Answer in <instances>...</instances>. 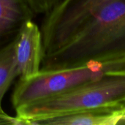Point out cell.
Wrapping results in <instances>:
<instances>
[{
	"mask_svg": "<svg viewBox=\"0 0 125 125\" xmlns=\"http://www.w3.org/2000/svg\"><path fill=\"white\" fill-rule=\"evenodd\" d=\"M125 115L121 103L37 121L34 125H116Z\"/></svg>",
	"mask_w": 125,
	"mask_h": 125,
	"instance_id": "6",
	"label": "cell"
},
{
	"mask_svg": "<svg viewBox=\"0 0 125 125\" xmlns=\"http://www.w3.org/2000/svg\"><path fill=\"white\" fill-rule=\"evenodd\" d=\"M125 98V70L111 73L65 93L15 109L28 125L66 114L120 103Z\"/></svg>",
	"mask_w": 125,
	"mask_h": 125,
	"instance_id": "2",
	"label": "cell"
},
{
	"mask_svg": "<svg viewBox=\"0 0 125 125\" xmlns=\"http://www.w3.org/2000/svg\"><path fill=\"white\" fill-rule=\"evenodd\" d=\"M35 16L28 0H0V48L12 41L23 25Z\"/></svg>",
	"mask_w": 125,
	"mask_h": 125,
	"instance_id": "7",
	"label": "cell"
},
{
	"mask_svg": "<svg viewBox=\"0 0 125 125\" xmlns=\"http://www.w3.org/2000/svg\"><path fill=\"white\" fill-rule=\"evenodd\" d=\"M14 43L19 78L39 73L44 56L40 28L32 20L26 22L15 37Z\"/></svg>",
	"mask_w": 125,
	"mask_h": 125,
	"instance_id": "5",
	"label": "cell"
},
{
	"mask_svg": "<svg viewBox=\"0 0 125 125\" xmlns=\"http://www.w3.org/2000/svg\"><path fill=\"white\" fill-rule=\"evenodd\" d=\"M0 125H28L27 122L15 116V117L11 116L6 114L2 108H0Z\"/></svg>",
	"mask_w": 125,
	"mask_h": 125,
	"instance_id": "10",
	"label": "cell"
},
{
	"mask_svg": "<svg viewBox=\"0 0 125 125\" xmlns=\"http://www.w3.org/2000/svg\"><path fill=\"white\" fill-rule=\"evenodd\" d=\"M14 40L0 48V108L2 100L19 73L15 57Z\"/></svg>",
	"mask_w": 125,
	"mask_h": 125,
	"instance_id": "8",
	"label": "cell"
},
{
	"mask_svg": "<svg viewBox=\"0 0 125 125\" xmlns=\"http://www.w3.org/2000/svg\"><path fill=\"white\" fill-rule=\"evenodd\" d=\"M125 70V60L92 62L82 65L40 70L27 78H19L11 102L14 109L56 97L116 71Z\"/></svg>",
	"mask_w": 125,
	"mask_h": 125,
	"instance_id": "3",
	"label": "cell"
},
{
	"mask_svg": "<svg viewBox=\"0 0 125 125\" xmlns=\"http://www.w3.org/2000/svg\"><path fill=\"white\" fill-rule=\"evenodd\" d=\"M121 103H122L123 105H125V98L123 100H122V102H121Z\"/></svg>",
	"mask_w": 125,
	"mask_h": 125,
	"instance_id": "11",
	"label": "cell"
},
{
	"mask_svg": "<svg viewBox=\"0 0 125 125\" xmlns=\"http://www.w3.org/2000/svg\"><path fill=\"white\" fill-rule=\"evenodd\" d=\"M36 15L46 14L51 10L60 0H28Z\"/></svg>",
	"mask_w": 125,
	"mask_h": 125,
	"instance_id": "9",
	"label": "cell"
},
{
	"mask_svg": "<svg viewBox=\"0 0 125 125\" xmlns=\"http://www.w3.org/2000/svg\"><path fill=\"white\" fill-rule=\"evenodd\" d=\"M110 1L60 0L45 14L40 27L44 56L65 45L93 12Z\"/></svg>",
	"mask_w": 125,
	"mask_h": 125,
	"instance_id": "4",
	"label": "cell"
},
{
	"mask_svg": "<svg viewBox=\"0 0 125 125\" xmlns=\"http://www.w3.org/2000/svg\"><path fill=\"white\" fill-rule=\"evenodd\" d=\"M120 60H125V0H111L93 12L65 45L44 56L40 70Z\"/></svg>",
	"mask_w": 125,
	"mask_h": 125,
	"instance_id": "1",
	"label": "cell"
}]
</instances>
